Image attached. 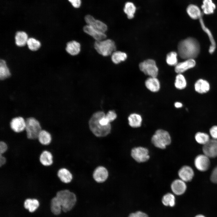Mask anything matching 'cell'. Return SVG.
<instances>
[{
  "label": "cell",
  "instance_id": "obj_36",
  "mask_svg": "<svg viewBox=\"0 0 217 217\" xmlns=\"http://www.w3.org/2000/svg\"><path fill=\"white\" fill-rule=\"evenodd\" d=\"M195 138L197 142L203 145L206 143L210 139L208 134L201 132H198L196 134Z\"/></svg>",
  "mask_w": 217,
  "mask_h": 217
},
{
  "label": "cell",
  "instance_id": "obj_2",
  "mask_svg": "<svg viewBox=\"0 0 217 217\" xmlns=\"http://www.w3.org/2000/svg\"><path fill=\"white\" fill-rule=\"evenodd\" d=\"M105 115V113L103 112H96L93 114L89 120L90 129L96 137H104L108 134L110 132V124L107 126H103L99 123L100 119Z\"/></svg>",
  "mask_w": 217,
  "mask_h": 217
},
{
  "label": "cell",
  "instance_id": "obj_4",
  "mask_svg": "<svg viewBox=\"0 0 217 217\" xmlns=\"http://www.w3.org/2000/svg\"><path fill=\"white\" fill-rule=\"evenodd\" d=\"M151 141L156 147L164 149L171 144V140L168 131L163 129H159L156 131L152 136Z\"/></svg>",
  "mask_w": 217,
  "mask_h": 217
},
{
  "label": "cell",
  "instance_id": "obj_41",
  "mask_svg": "<svg viewBox=\"0 0 217 217\" xmlns=\"http://www.w3.org/2000/svg\"><path fill=\"white\" fill-rule=\"evenodd\" d=\"M211 181L217 184V166L213 170L210 177Z\"/></svg>",
  "mask_w": 217,
  "mask_h": 217
},
{
  "label": "cell",
  "instance_id": "obj_29",
  "mask_svg": "<svg viewBox=\"0 0 217 217\" xmlns=\"http://www.w3.org/2000/svg\"><path fill=\"white\" fill-rule=\"evenodd\" d=\"M39 205V201L36 198H27L24 203V208L28 209L30 212H33L36 210Z\"/></svg>",
  "mask_w": 217,
  "mask_h": 217
},
{
  "label": "cell",
  "instance_id": "obj_32",
  "mask_svg": "<svg viewBox=\"0 0 217 217\" xmlns=\"http://www.w3.org/2000/svg\"><path fill=\"white\" fill-rule=\"evenodd\" d=\"M127 58V54L120 51H115L112 54L111 59L115 64H118L125 61Z\"/></svg>",
  "mask_w": 217,
  "mask_h": 217
},
{
  "label": "cell",
  "instance_id": "obj_28",
  "mask_svg": "<svg viewBox=\"0 0 217 217\" xmlns=\"http://www.w3.org/2000/svg\"><path fill=\"white\" fill-rule=\"evenodd\" d=\"M11 75L10 70L5 61L3 59L0 61V80L3 81L9 78Z\"/></svg>",
  "mask_w": 217,
  "mask_h": 217
},
{
  "label": "cell",
  "instance_id": "obj_34",
  "mask_svg": "<svg viewBox=\"0 0 217 217\" xmlns=\"http://www.w3.org/2000/svg\"><path fill=\"white\" fill-rule=\"evenodd\" d=\"M51 210L55 215H58L61 212V206L56 197L55 196L51 200Z\"/></svg>",
  "mask_w": 217,
  "mask_h": 217
},
{
  "label": "cell",
  "instance_id": "obj_26",
  "mask_svg": "<svg viewBox=\"0 0 217 217\" xmlns=\"http://www.w3.org/2000/svg\"><path fill=\"white\" fill-rule=\"evenodd\" d=\"M200 22L203 30L207 33L209 38L211 45L209 49V52L210 54L213 53L216 48V44L213 36L210 30L206 27L204 24L202 16L199 19Z\"/></svg>",
  "mask_w": 217,
  "mask_h": 217
},
{
  "label": "cell",
  "instance_id": "obj_43",
  "mask_svg": "<svg viewBox=\"0 0 217 217\" xmlns=\"http://www.w3.org/2000/svg\"><path fill=\"white\" fill-rule=\"evenodd\" d=\"M128 217H148L145 213L140 211H137L135 213L131 214Z\"/></svg>",
  "mask_w": 217,
  "mask_h": 217
},
{
  "label": "cell",
  "instance_id": "obj_45",
  "mask_svg": "<svg viewBox=\"0 0 217 217\" xmlns=\"http://www.w3.org/2000/svg\"><path fill=\"white\" fill-rule=\"evenodd\" d=\"M6 157L3 154H0V166L4 165L6 162Z\"/></svg>",
  "mask_w": 217,
  "mask_h": 217
},
{
  "label": "cell",
  "instance_id": "obj_39",
  "mask_svg": "<svg viewBox=\"0 0 217 217\" xmlns=\"http://www.w3.org/2000/svg\"><path fill=\"white\" fill-rule=\"evenodd\" d=\"M117 116L116 113L113 110L109 111L105 116V117L110 123L114 120L116 118Z\"/></svg>",
  "mask_w": 217,
  "mask_h": 217
},
{
  "label": "cell",
  "instance_id": "obj_17",
  "mask_svg": "<svg viewBox=\"0 0 217 217\" xmlns=\"http://www.w3.org/2000/svg\"><path fill=\"white\" fill-rule=\"evenodd\" d=\"M84 32L92 37L96 41L104 40L106 37L105 33L99 31L94 29L90 26L87 25L83 27Z\"/></svg>",
  "mask_w": 217,
  "mask_h": 217
},
{
  "label": "cell",
  "instance_id": "obj_6",
  "mask_svg": "<svg viewBox=\"0 0 217 217\" xmlns=\"http://www.w3.org/2000/svg\"><path fill=\"white\" fill-rule=\"evenodd\" d=\"M94 47L98 53L104 56L112 55L116 48L115 42L111 39L96 41Z\"/></svg>",
  "mask_w": 217,
  "mask_h": 217
},
{
  "label": "cell",
  "instance_id": "obj_16",
  "mask_svg": "<svg viewBox=\"0 0 217 217\" xmlns=\"http://www.w3.org/2000/svg\"><path fill=\"white\" fill-rule=\"evenodd\" d=\"M171 187L173 192L178 195L183 194L187 188L185 182L180 179L174 180L171 183Z\"/></svg>",
  "mask_w": 217,
  "mask_h": 217
},
{
  "label": "cell",
  "instance_id": "obj_38",
  "mask_svg": "<svg viewBox=\"0 0 217 217\" xmlns=\"http://www.w3.org/2000/svg\"><path fill=\"white\" fill-rule=\"evenodd\" d=\"M177 53L174 51L169 52L166 57V62L169 65L175 66L177 64Z\"/></svg>",
  "mask_w": 217,
  "mask_h": 217
},
{
  "label": "cell",
  "instance_id": "obj_7",
  "mask_svg": "<svg viewBox=\"0 0 217 217\" xmlns=\"http://www.w3.org/2000/svg\"><path fill=\"white\" fill-rule=\"evenodd\" d=\"M140 70L149 77H156L159 70L155 61L152 59H148L140 63L139 64Z\"/></svg>",
  "mask_w": 217,
  "mask_h": 217
},
{
  "label": "cell",
  "instance_id": "obj_12",
  "mask_svg": "<svg viewBox=\"0 0 217 217\" xmlns=\"http://www.w3.org/2000/svg\"><path fill=\"white\" fill-rule=\"evenodd\" d=\"M209 158L204 154L198 155L195 158L194 163L196 168L199 171H204L209 168L210 161Z\"/></svg>",
  "mask_w": 217,
  "mask_h": 217
},
{
  "label": "cell",
  "instance_id": "obj_37",
  "mask_svg": "<svg viewBox=\"0 0 217 217\" xmlns=\"http://www.w3.org/2000/svg\"><path fill=\"white\" fill-rule=\"evenodd\" d=\"M163 204L165 206H173L175 203V198L172 193H168L163 197L162 199Z\"/></svg>",
  "mask_w": 217,
  "mask_h": 217
},
{
  "label": "cell",
  "instance_id": "obj_44",
  "mask_svg": "<svg viewBox=\"0 0 217 217\" xmlns=\"http://www.w3.org/2000/svg\"><path fill=\"white\" fill-rule=\"evenodd\" d=\"M75 8H79L81 5V0H68Z\"/></svg>",
  "mask_w": 217,
  "mask_h": 217
},
{
  "label": "cell",
  "instance_id": "obj_3",
  "mask_svg": "<svg viewBox=\"0 0 217 217\" xmlns=\"http://www.w3.org/2000/svg\"><path fill=\"white\" fill-rule=\"evenodd\" d=\"M55 196L61 204L62 210L64 212L71 210L77 201L75 193L67 189L58 191Z\"/></svg>",
  "mask_w": 217,
  "mask_h": 217
},
{
  "label": "cell",
  "instance_id": "obj_35",
  "mask_svg": "<svg viewBox=\"0 0 217 217\" xmlns=\"http://www.w3.org/2000/svg\"><path fill=\"white\" fill-rule=\"evenodd\" d=\"M27 45L28 49L33 51H37L41 46L40 42L33 37H30L28 38Z\"/></svg>",
  "mask_w": 217,
  "mask_h": 217
},
{
  "label": "cell",
  "instance_id": "obj_25",
  "mask_svg": "<svg viewBox=\"0 0 217 217\" xmlns=\"http://www.w3.org/2000/svg\"><path fill=\"white\" fill-rule=\"evenodd\" d=\"M37 139L41 144L47 146L51 143L52 136L49 132L45 130L42 129L39 133Z\"/></svg>",
  "mask_w": 217,
  "mask_h": 217
},
{
  "label": "cell",
  "instance_id": "obj_8",
  "mask_svg": "<svg viewBox=\"0 0 217 217\" xmlns=\"http://www.w3.org/2000/svg\"><path fill=\"white\" fill-rule=\"evenodd\" d=\"M149 151L146 148L138 146L133 148L131 151L132 158L138 163L144 162L148 160L150 156Z\"/></svg>",
  "mask_w": 217,
  "mask_h": 217
},
{
  "label": "cell",
  "instance_id": "obj_13",
  "mask_svg": "<svg viewBox=\"0 0 217 217\" xmlns=\"http://www.w3.org/2000/svg\"><path fill=\"white\" fill-rule=\"evenodd\" d=\"M108 176V170L103 166L97 167L95 169L93 173V177L94 180L99 183L105 181L107 179Z\"/></svg>",
  "mask_w": 217,
  "mask_h": 217
},
{
  "label": "cell",
  "instance_id": "obj_20",
  "mask_svg": "<svg viewBox=\"0 0 217 217\" xmlns=\"http://www.w3.org/2000/svg\"><path fill=\"white\" fill-rule=\"evenodd\" d=\"M57 176L61 182L66 184L71 183L73 178L70 171L65 168L59 169L57 172Z\"/></svg>",
  "mask_w": 217,
  "mask_h": 217
},
{
  "label": "cell",
  "instance_id": "obj_33",
  "mask_svg": "<svg viewBox=\"0 0 217 217\" xmlns=\"http://www.w3.org/2000/svg\"><path fill=\"white\" fill-rule=\"evenodd\" d=\"M136 9V7L133 3L127 2L125 4L124 11L128 19H132L134 17Z\"/></svg>",
  "mask_w": 217,
  "mask_h": 217
},
{
  "label": "cell",
  "instance_id": "obj_27",
  "mask_svg": "<svg viewBox=\"0 0 217 217\" xmlns=\"http://www.w3.org/2000/svg\"><path fill=\"white\" fill-rule=\"evenodd\" d=\"M186 11L190 17L193 19H199L203 15L199 8L195 5H189L187 8Z\"/></svg>",
  "mask_w": 217,
  "mask_h": 217
},
{
  "label": "cell",
  "instance_id": "obj_15",
  "mask_svg": "<svg viewBox=\"0 0 217 217\" xmlns=\"http://www.w3.org/2000/svg\"><path fill=\"white\" fill-rule=\"evenodd\" d=\"M193 170L190 167L185 165L181 167L178 171L180 179L185 182L190 181L194 176Z\"/></svg>",
  "mask_w": 217,
  "mask_h": 217
},
{
  "label": "cell",
  "instance_id": "obj_21",
  "mask_svg": "<svg viewBox=\"0 0 217 217\" xmlns=\"http://www.w3.org/2000/svg\"><path fill=\"white\" fill-rule=\"evenodd\" d=\"M53 156L52 153L47 150H44L40 154L39 160L43 165L49 166L52 165L53 162Z\"/></svg>",
  "mask_w": 217,
  "mask_h": 217
},
{
  "label": "cell",
  "instance_id": "obj_40",
  "mask_svg": "<svg viewBox=\"0 0 217 217\" xmlns=\"http://www.w3.org/2000/svg\"><path fill=\"white\" fill-rule=\"evenodd\" d=\"M8 146L7 143L3 141H0V154H3L7 151Z\"/></svg>",
  "mask_w": 217,
  "mask_h": 217
},
{
  "label": "cell",
  "instance_id": "obj_24",
  "mask_svg": "<svg viewBox=\"0 0 217 217\" xmlns=\"http://www.w3.org/2000/svg\"><path fill=\"white\" fill-rule=\"evenodd\" d=\"M15 43L19 47L25 46L28 39L27 33L23 31H18L16 32L15 36Z\"/></svg>",
  "mask_w": 217,
  "mask_h": 217
},
{
  "label": "cell",
  "instance_id": "obj_5",
  "mask_svg": "<svg viewBox=\"0 0 217 217\" xmlns=\"http://www.w3.org/2000/svg\"><path fill=\"white\" fill-rule=\"evenodd\" d=\"M26 126L25 129L27 138L30 139H36L38 134L42 129L39 121L33 117L25 119Z\"/></svg>",
  "mask_w": 217,
  "mask_h": 217
},
{
  "label": "cell",
  "instance_id": "obj_19",
  "mask_svg": "<svg viewBox=\"0 0 217 217\" xmlns=\"http://www.w3.org/2000/svg\"><path fill=\"white\" fill-rule=\"evenodd\" d=\"M145 85L148 90L153 93L158 92L160 88V82L156 77H149L145 80Z\"/></svg>",
  "mask_w": 217,
  "mask_h": 217
},
{
  "label": "cell",
  "instance_id": "obj_9",
  "mask_svg": "<svg viewBox=\"0 0 217 217\" xmlns=\"http://www.w3.org/2000/svg\"><path fill=\"white\" fill-rule=\"evenodd\" d=\"M85 20L87 25L99 31L105 33L107 30V25L102 22L96 20L92 16L87 15L84 17Z\"/></svg>",
  "mask_w": 217,
  "mask_h": 217
},
{
  "label": "cell",
  "instance_id": "obj_1",
  "mask_svg": "<svg viewBox=\"0 0 217 217\" xmlns=\"http://www.w3.org/2000/svg\"><path fill=\"white\" fill-rule=\"evenodd\" d=\"M178 51L179 56L183 59H194L200 53V45L196 39L188 37L179 42Z\"/></svg>",
  "mask_w": 217,
  "mask_h": 217
},
{
  "label": "cell",
  "instance_id": "obj_22",
  "mask_svg": "<svg viewBox=\"0 0 217 217\" xmlns=\"http://www.w3.org/2000/svg\"><path fill=\"white\" fill-rule=\"evenodd\" d=\"M128 124L133 128L140 127L142 125L143 119L142 116L139 114L133 113L130 114L128 117Z\"/></svg>",
  "mask_w": 217,
  "mask_h": 217
},
{
  "label": "cell",
  "instance_id": "obj_14",
  "mask_svg": "<svg viewBox=\"0 0 217 217\" xmlns=\"http://www.w3.org/2000/svg\"><path fill=\"white\" fill-rule=\"evenodd\" d=\"M196 64L194 59H186L183 61L178 63L175 66V70L178 74H181L193 68L195 66Z\"/></svg>",
  "mask_w": 217,
  "mask_h": 217
},
{
  "label": "cell",
  "instance_id": "obj_47",
  "mask_svg": "<svg viewBox=\"0 0 217 217\" xmlns=\"http://www.w3.org/2000/svg\"><path fill=\"white\" fill-rule=\"evenodd\" d=\"M195 217H206L204 215L201 214H199L196 215Z\"/></svg>",
  "mask_w": 217,
  "mask_h": 217
},
{
  "label": "cell",
  "instance_id": "obj_30",
  "mask_svg": "<svg viewBox=\"0 0 217 217\" xmlns=\"http://www.w3.org/2000/svg\"><path fill=\"white\" fill-rule=\"evenodd\" d=\"M201 8L205 14H210L214 13L216 6L212 0H203Z\"/></svg>",
  "mask_w": 217,
  "mask_h": 217
},
{
  "label": "cell",
  "instance_id": "obj_23",
  "mask_svg": "<svg viewBox=\"0 0 217 217\" xmlns=\"http://www.w3.org/2000/svg\"><path fill=\"white\" fill-rule=\"evenodd\" d=\"M65 49L67 52L72 55H78L80 51V45L77 41L73 40L68 42Z\"/></svg>",
  "mask_w": 217,
  "mask_h": 217
},
{
  "label": "cell",
  "instance_id": "obj_42",
  "mask_svg": "<svg viewBox=\"0 0 217 217\" xmlns=\"http://www.w3.org/2000/svg\"><path fill=\"white\" fill-rule=\"evenodd\" d=\"M209 131L210 135L212 139L217 140V125L212 126Z\"/></svg>",
  "mask_w": 217,
  "mask_h": 217
},
{
  "label": "cell",
  "instance_id": "obj_10",
  "mask_svg": "<svg viewBox=\"0 0 217 217\" xmlns=\"http://www.w3.org/2000/svg\"><path fill=\"white\" fill-rule=\"evenodd\" d=\"M11 129L16 133H20L24 131L26 122L25 119L21 116L12 118L9 122Z\"/></svg>",
  "mask_w": 217,
  "mask_h": 217
},
{
  "label": "cell",
  "instance_id": "obj_11",
  "mask_svg": "<svg viewBox=\"0 0 217 217\" xmlns=\"http://www.w3.org/2000/svg\"><path fill=\"white\" fill-rule=\"evenodd\" d=\"M203 151L204 155L209 158L217 156V140L212 139L203 145Z\"/></svg>",
  "mask_w": 217,
  "mask_h": 217
},
{
  "label": "cell",
  "instance_id": "obj_18",
  "mask_svg": "<svg viewBox=\"0 0 217 217\" xmlns=\"http://www.w3.org/2000/svg\"><path fill=\"white\" fill-rule=\"evenodd\" d=\"M210 88V84L206 80L203 79L198 80L194 85L195 91L197 93L203 94L208 92Z\"/></svg>",
  "mask_w": 217,
  "mask_h": 217
},
{
  "label": "cell",
  "instance_id": "obj_46",
  "mask_svg": "<svg viewBox=\"0 0 217 217\" xmlns=\"http://www.w3.org/2000/svg\"><path fill=\"white\" fill-rule=\"evenodd\" d=\"M175 107L177 108H181L183 106V104L182 103L179 102H175L174 104Z\"/></svg>",
  "mask_w": 217,
  "mask_h": 217
},
{
  "label": "cell",
  "instance_id": "obj_31",
  "mask_svg": "<svg viewBox=\"0 0 217 217\" xmlns=\"http://www.w3.org/2000/svg\"><path fill=\"white\" fill-rule=\"evenodd\" d=\"M187 82L184 76L182 74H178L175 77L174 83L175 87L179 90L184 89L186 87Z\"/></svg>",
  "mask_w": 217,
  "mask_h": 217
}]
</instances>
